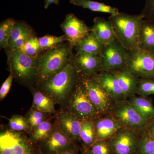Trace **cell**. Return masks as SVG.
I'll list each match as a JSON object with an SVG mask.
<instances>
[{"mask_svg":"<svg viewBox=\"0 0 154 154\" xmlns=\"http://www.w3.org/2000/svg\"><path fill=\"white\" fill-rule=\"evenodd\" d=\"M81 79L73 60H71L61 70L38 85L37 89L63 107Z\"/></svg>","mask_w":154,"mask_h":154,"instance_id":"6da1fadb","label":"cell"},{"mask_svg":"<svg viewBox=\"0 0 154 154\" xmlns=\"http://www.w3.org/2000/svg\"><path fill=\"white\" fill-rule=\"evenodd\" d=\"M143 17L119 12L108 18L116 39L127 50L137 48Z\"/></svg>","mask_w":154,"mask_h":154,"instance_id":"7a4b0ae2","label":"cell"},{"mask_svg":"<svg viewBox=\"0 0 154 154\" xmlns=\"http://www.w3.org/2000/svg\"><path fill=\"white\" fill-rule=\"evenodd\" d=\"M71 45H58L48 51L38 58L37 85L60 71L71 60Z\"/></svg>","mask_w":154,"mask_h":154,"instance_id":"3957f363","label":"cell"},{"mask_svg":"<svg viewBox=\"0 0 154 154\" xmlns=\"http://www.w3.org/2000/svg\"><path fill=\"white\" fill-rule=\"evenodd\" d=\"M10 129L0 134V154H42L38 144L30 139L28 134Z\"/></svg>","mask_w":154,"mask_h":154,"instance_id":"277c9868","label":"cell"},{"mask_svg":"<svg viewBox=\"0 0 154 154\" xmlns=\"http://www.w3.org/2000/svg\"><path fill=\"white\" fill-rule=\"evenodd\" d=\"M65 106V110L75 114L82 121L94 120L100 116L89 99L82 78Z\"/></svg>","mask_w":154,"mask_h":154,"instance_id":"5b68a950","label":"cell"},{"mask_svg":"<svg viewBox=\"0 0 154 154\" xmlns=\"http://www.w3.org/2000/svg\"><path fill=\"white\" fill-rule=\"evenodd\" d=\"M9 63L14 78L24 84L36 80L38 70V58L32 57L19 49L10 53Z\"/></svg>","mask_w":154,"mask_h":154,"instance_id":"8992f818","label":"cell"},{"mask_svg":"<svg viewBox=\"0 0 154 154\" xmlns=\"http://www.w3.org/2000/svg\"><path fill=\"white\" fill-rule=\"evenodd\" d=\"M109 114L122 128L140 134L143 132L149 122L128 100L115 102Z\"/></svg>","mask_w":154,"mask_h":154,"instance_id":"52a82bcc","label":"cell"},{"mask_svg":"<svg viewBox=\"0 0 154 154\" xmlns=\"http://www.w3.org/2000/svg\"><path fill=\"white\" fill-rule=\"evenodd\" d=\"M139 79H154V53L137 48L127 50L126 67Z\"/></svg>","mask_w":154,"mask_h":154,"instance_id":"ba28073f","label":"cell"},{"mask_svg":"<svg viewBox=\"0 0 154 154\" xmlns=\"http://www.w3.org/2000/svg\"><path fill=\"white\" fill-rule=\"evenodd\" d=\"M82 80L89 99L100 115L109 114L115 103L113 98L93 78H82Z\"/></svg>","mask_w":154,"mask_h":154,"instance_id":"9c48e42d","label":"cell"},{"mask_svg":"<svg viewBox=\"0 0 154 154\" xmlns=\"http://www.w3.org/2000/svg\"><path fill=\"white\" fill-rule=\"evenodd\" d=\"M127 54V50L117 39L104 45L100 56L102 58V71L126 68Z\"/></svg>","mask_w":154,"mask_h":154,"instance_id":"30bf717a","label":"cell"},{"mask_svg":"<svg viewBox=\"0 0 154 154\" xmlns=\"http://www.w3.org/2000/svg\"><path fill=\"white\" fill-rule=\"evenodd\" d=\"M42 154H55L66 151L78 144L64 133L56 120L49 136L38 144Z\"/></svg>","mask_w":154,"mask_h":154,"instance_id":"8fae6325","label":"cell"},{"mask_svg":"<svg viewBox=\"0 0 154 154\" xmlns=\"http://www.w3.org/2000/svg\"><path fill=\"white\" fill-rule=\"evenodd\" d=\"M140 134L122 128L108 140L113 154H135Z\"/></svg>","mask_w":154,"mask_h":154,"instance_id":"7c38bea8","label":"cell"},{"mask_svg":"<svg viewBox=\"0 0 154 154\" xmlns=\"http://www.w3.org/2000/svg\"><path fill=\"white\" fill-rule=\"evenodd\" d=\"M61 27L73 47L91 32V28L72 14L67 15Z\"/></svg>","mask_w":154,"mask_h":154,"instance_id":"4fadbf2b","label":"cell"},{"mask_svg":"<svg viewBox=\"0 0 154 154\" xmlns=\"http://www.w3.org/2000/svg\"><path fill=\"white\" fill-rule=\"evenodd\" d=\"M73 61L82 78H91L102 71L101 56L89 54H76Z\"/></svg>","mask_w":154,"mask_h":154,"instance_id":"5bb4252c","label":"cell"},{"mask_svg":"<svg viewBox=\"0 0 154 154\" xmlns=\"http://www.w3.org/2000/svg\"><path fill=\"white\" fill-rule=\"evenodd\" d=\"M56 116V121L64 133L75 142H80V132L83 121L75 114L65 110Z\"/></svg>","mask_w":154,"mask_h":154,"instance_id":"9a60e30c","label":"cell"},{"mask_svg":"<svg viewBox=\"0 0 154 154\" xmlns=\"http://www.w3.org/2000/svg\"><path fill=\"white\" fill-rule=\"evenodd\" d=\"M94 121L97 140H109L122 128L110 114L100 116L94 119Z\"/></svg>","mask_w":154,"mask_h":154,"instance_id":"2e32d148","label":"cell"},{"mask_svg":"<svg viewBox=\"0 0 154 154\" xmlns=\"http://www.w3.org/2000/svg\"><path fill=\"white\" fill-rule=\"evenodd\" d=\"M92 78L107 91L115 102L125 100L118 80L112 73L109 71H102Z\"/></svg>","mask_w":154,"mask_h":154,"instance_id":"e0dca14e","label":"cell"},{"mask_svg":"<svg viewBox=\"0 0 154 154\" xmlns=\"http://www.w3.org/2000/svg\"><path fill=\"white\" fill-rule=\"evenodd\" d=\"M118 80L119 85L123 91L125 100L135 96L137 87L139 79L132 74L126 68L111 71Z\"/></svg>","mask_w":154,"mask_h":154,"instance_id":"ac0fdd59","label":"cell"},{"mask_svg":"<svg viewBox=\"0 0 154 154\" xmlns=\"http://www.w3.org/2000/svg\"><path fill=\"white\" fill-rule=\"evenodd\" d=\"M91 31L104 45H107L116 39L113 27L109 20L97 17L94 19V25Z\"/></svg>","mask_w":154,"mask_h":154,"instance_id":"d6986e66","label":"cell"},{"mask_svg":"<svg viewBox=\"0 0 154 154\" xmlns=\"http://www.w3.org/2000/svg\"><path fill=\"white\" fill-rule=\"evenodd\" d=\"M137 48L154 53V22L145 19L143 20Z\"/></svg>","mask_w":154,"mask_h":154,"instance_id":"ffe728a7","label":"cell"},{"mask_svg":"<svg viewBox=\"0 0 154 154\" xmlns=\"http://www.w3.org/2000/svg\"><path fill=\"white\" fill-rule=\"evenodd\" d=\"M104 45L91 32L88 36L81 39L74 47L77 54L86 53L101 56Z\"/></svg>","mask_w":154,"mask_h":154,"instance_id":"44dd1931","label":"cell"},{"mask_svg":"<svg viewBox=\"0 0 154 154\" xmlns=\"http://www.w3.org/2000/svg\"><path fill=\"white\" fill-rule=\"evenodd\" d=\"M30 89L33 95L32 107L45 113L54 115L57 114L55 108L56 103L53 99L37 89L32 87Z\"/></svg>","mask_w":154,"mask_h":154,"instance_id":"7402d4cb","label":"cell"},{"mask_svg":"<svg viewBox=\"0 0 154 154\" xmlns=\"http://www.w3.org/2000/svg\"><path fill=\"white\" fill-rule=\"evenodd\" d=\"M72 5L82 7L94 12L107 13L110 15L119 14V11L117 8L106 5L105 3L91 1V0H69Z\"/></svg>","mask_w":154,"mask_h":154,"instance_id":"603a6c76","label":"cell"},{"mask_svg":"<svg viewBox=\"0 0 154 154\" xmlns=\"http://www.w3.org/2000/svg\"><path fill=\"white\" fill-rule=\"evenodd\" d=\"M128 100L149 122L154 119V107L149 99L134 96Z\"/></svg>","mask_w":154,"mask_h":154,"instance_id":"cb8c5ba5","label":"cell"},{"mask_svg":"<svg viewBox=\"0 0 154 154\" xmlns=\"http://www.w3.org/2000/svg\"><path fill=\"white\" fill-rule=\"evenodd\" d=\"M96 140L94 120L83 121L80 132L81 147L89 149Z\"/></svg>","mask_w":154,"mask_h":154,"instance_id":"d4e9b609","label":"cell"},{"mask_svg":"<svg viewBox=\"0 0 154 154\" xmlns=\"http://www.w3.org/2000/svg\"><path fill=\"white\" fill-rule=\"evenodd\" d=\"M52 117H50L36 127L29 134L30 139L34 143L38 144L49 136L53 128L51 122Z\"/></svg>","mask_w":154,"mask_h":154,"instance_id":"484cf974","label":"cell"},{"mask_svg":"<svg viewBox=\"0 0 154 154\" xmlns=\"http://www.w3.org/2000/svg\"><path fill=\"white\" fill-rule=\"evenodd\" d=\"M17 22L12 18L3 21L0 25V47L7 48L9 40Z\"/></svg>","mask_w":154,"mask_h":154,"instance_id":"4316f807","label":"cell"},{"mask_svg":"<svg viewBox=\"0 0 154 154\" xmlns=\"http://www.w3.org/2000/svg\"><path fill=\"white\" fill-rule=\"evenodd\" d=\"M51 114L42 112L34 107H31L25 116L30 125L31 132L36 126L50 118Z\"/></svg>","mask_w":154,"mask_h":154,"instance_id":"83f0119b","label":"cell"},{"mask_svg":"<svg viewBox=\"0 0 154 154\" xmlns=\"http://www.w3.org/2000/svg\"><path fill=\"white\" fill-rule=\"evenodd\" d=\"M9 129L14 131H23L28 134L31 128L25 117L20 115H14L9 119Z\"/></svg>","mask_w":154,"mask_h":154,"instance_id":"f1b7e54d","label":"cell"},{"mask_svg":"<svg viewBox=\"0 0 154 154\" xmlns=\"http://www.w3.org/2000/svg\"><path fill=\"white\" fill-rule=\"evenodd\" d=\"M19 50L27 55L35 58L43 51L39 44L38 38L34 36L28 38Z\"/></svg>","mask_w":154,"mask_h":154,"instance_id":"f546056e","label":"cell"},{"mask_svg":"<svg viewBox=\"0 0 154 154\" xmlns=\"http://www.w3.org/2000/svg\"><path fill=\"white\" fill-rule=\"evenodd\" d=\"M135 154H154V138L141 133Z\"/></svg>","mask_w":154,"mask_h":154,"instance_id":"4dcf8cb0","label":"cell"},{"mask_svg":"<svg viewBox=\"0 0 154 154\" xmlns=\"http://www.w3.org/2000/svg\"><path fill=\"white\" fill-rule=\"evenodd\" d=\"M68 41L65 34L60 36L46 35L38 38L39 44L42 50L49 51L57 47L58 45Z\"/></svg>","mask_w":154,"mask_h":154,"instance_id":"1f68e13d","label":"cell"},{"mask_svg":"<svg viewBox=\"0 0 154 154\" xmlns=\"http://www.w3.org/2000/svg\"><path fill=\"white\" fill-rule=\"evenodd\" d=\"M31 31H32V30L25 23L17 22L9 39L8 45L7 48H9L11 51L16 42L21 36Z\"/></svg>","mask_w":154,"mask_h":154,"instance_id":"d6a6232c","label":"cell"},{"mask_svg":"<svg viewBox=\"0 0 154 154\" xmlns=\"http://www.w3.org/2000/svg\"><path fill=\"white\" fill-rule=\"evenodd\" d=\"M137 94L142 96L154 94V79H139L137 87Z\"/></svg>","mask_w":154,"mask_h":154,"instance_id":"836d02e7","label":"cell"},{"mask_svg":"<svg viewBox=\"0 0 154 154\" xmlns=\"http://www.w3.org/2000/svg\"><path fill=\"white\" fill-rule=\"evenodd\" d=\"M89 149L93 154H113L108 140H96Z\"/></svg>","mask_w":154,"mask_h":154,"instance_id":"e575fe53","label":"cell"},{"mask_svg":"<svg viewBox=\"0 0 154 154\" xmlns=\"http://www.w3.org/2000/svg\"><path fill=\"white\" fill-rule=\"evenodd\" d=\"M141 15L144 19L154 22V0H145Z\"/></svg>","mask_w":154,"mask_h":154,"instance_id":"d590c367","label":"cell"},{"mask_svg":"<svg viewBox=\"0 0 154 154\" xmlns=\"http://www.w3.org/2000/svg\"><path fill=\"white\" fill-rule=\"evenodd\" d=\"M14 78V76L13 74L11 73L9 76L2 85L1 89H0V99L1 100H3L9 93Z\"/></svg>","mask_w":154,"mask_h":154,"instance_id":"8d00e7d4","label":"cell"},{"mask_svg":"<svg viewBox=\"0 0 154 154\" xmlns=\"http://www.w3.org/2000/svg\"><path fill=\"white\" fill-rule=\"evenodd\" d=\"M142 133L147 136L154 138V119L149 122L144 130Z\"/></svg>","mask_w":154,"mask_h":154,"instance_id":"74e56055","label":"cell"},{"mask_svg":"<svg viewBox=\"0 0 154 154\" xmlns=\"http://www.w3.org/2000/svg\"><path fill=\"white\" fill-rule=\"evenodd\" d=\"M81 147H80L78 144L73 147L69 149L66 151L61 152L55 154H79V152L81 150Z\"/></svg>","mask_w":154,"mask_h":154,"instance_id":"f35d334b","label":"cell"},{"mask_svg":"<svg viewBox=\"0 0 154 154\" xmlns=\"http://www.w3.org/2000/svg\"><path fill=\"white\" fill-rule=\"evenodd\" d=\"M60 0H45V9H47L53 4L58 5Z\"/></svg>","mask_w":154,"mask_h":154,"instance_id":"ab89813d","label":"cell"},{"mask_svg":"<svg viewBox=\"0 0 154 154\" xmlns=\"http://www.w3.org/2000/svg\"><path fill=\"white\" fill-rule=\"evenodd\" d=\"M81 154H93L89 149H85L81 148Z\"/></svg>","mask_w":154,"mask_h":154,"instance_id":"60d3db41","label":"cell"}]
</instances>
